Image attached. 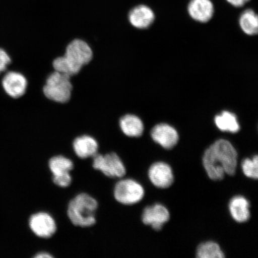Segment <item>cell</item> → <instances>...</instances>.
Instances as JSON below:
<instances>
[{"label":"cell","instance_id":"1","mask_svg":"<svg viewBox=\"0 0 258 258\" xmlns=\"http://www.w3.org/2000/svg\"><path fill=\"white\" fill-rule=\"evenodd\" d=\"M237 152L230 142L219 140L206 150L203 164L212 180H221L225 174L233 176L236 172Z\"/></svg>","mask_w":258,"mask_h":258},{"label":"cell","instance_id":"2","mask_svg":"<svg viewBox=\"0 0 258 258\" xmlns=\"http://www.w3.org/2000/svg\"><path fill=\"white\" fill-rule=\"evenodd\" d=\"M98 201L88 193L79 194L71 201L67 207V216L72 224L77 227H91L96 223Z\"/></svg>","mask_w":258,"mask_h":258},{"label":"cell","instance_id":"3","mask_svg":"<svg viewBox=\"0 0 258 258\" xmlns=\"http://www.w3.org/2000/svg\"><path fill=\"white\" fill-rule=\"evenodd\" d=\"M73 88L70 77L54 71L47 77L43 87V93L50 101L66 104L72 98Z\"/></svg>","mask_w":258,"mask_h":258},{"label":"cell","instance_id":"4","mask_svg":"<svg viewBox=\"0 0 258 258\" xmlns=\"http://www.w3.org/2000/svg\"><path fill=\"white\" fill-rule=\"evenodd\" d=\"M92 167L111 178H121L126 173L123 162L117 153H97L92 157Z\"/></svg>","mask_w":258,"mask_h":258},{"label":"cell","instance_id":"5","mask_svg":"<svg viewBox=\"0 0 258 258\" xmlns=\"http://www.w3.org/2000/svg\"><path fill=\"white\" fill-rule=\"evenodd\" d=\"M116 201L124 205H132L140 202L144 196V189L134 179H122L116 183L114 189Z\"/></svg>","mask_w":258,"mask_h":258},{"label":"cell","instance_id":"6","mask_svg":"<svg viewBox=\"0 0 258 258\" xmlns=\"http://www.w3.org/2000/svg\"><path fill=\"white\" fill-rule=\"evenodd\" d=\"M69 62L80 70L91 62L93 52L88 43L82 39H74L68 44L64 55Z\"/></svg>","mask_w":258,"mask_h":258},{"label":"cell","instance_id":"7","mask_svg":"<svg viewBox=\"0 0 258 258\" xmlns=\"http://www.w3.org/2000/svg\"><path fill=\"white\" fill-rule=\"evenodd\" d=\"M29 227L37 237L50 238L56 233L57 224L52 216L45 212L32 214L28 221Z\"/></svg>","mask_w":258,"mask_h":258},{"label":"cell","instance_id":"8","mask_svg":"<svg viewBox=\"0 0 258 258\" xmlns=\"http://www.w3.org/2000/svg\"><path fill=\"white\" fill-rule=\"evenodd\" d=\"M2 86L5 92L10 97L17 99L24 96L27 91L28 81L23 74L10 72L3 77Z\"/></svg>","mask_w":258,"mask_h":258},{"label":"cell","instance_id":"9","mask_svg":"<svg viewBox=\"0 0 258 258\" xmlns=\"http://www.w3.org/2000/svg\"><path fill=\"white\" fill-rule=\"evenodd\" d=\"M170 214L164 206L156 204L144 209L142 221L145 225H151L154 230H161L164 224L168 222Z\"/></svg>","mask_w":258,"mask_h":258},{"label":"cell","instance_id":"10","mask_svg":"<svg viewBox=\"0 0 258 258\" xmlns=\"http://www.w3.org/2000/svg\"><path fill=\"white\" fill-rule=\"evenodd\" d=\"M151 135L156 143L167 150L172 149L179 140V135L176 129L165 123L154 126L151 131Z\"/></svg>","mask_w":258,"mask_h":258},{"label":"cell","instance_id":"11","mask_svg":"<svg viewBox=\"0 0 258 258\" xmlns=\"http://www.w3.org/2000/svg\"><path fill=\"white\" fill-rule=\"evenodd\" d=\"M148 175L153 184L160 188H168L174 180L172 169L169 164L164 162L154 163L150 167Z\"/></svg>","mask_w":258,"mask_h":258},{"label":"cell","instance_id":"12","mask_svg":"<svg viewBox=\"0 0 258 258\" xmlns=\"http://www.w3.org/2000/svg\"><path fill=\"white\" fill-rule=\"evenodd\" d=\"M187 10L190 17L201 23L211 20L215 12L211 0H190Z\"/></svg>","mask_w":258,"mask_h":258},{"label":"cell","instance_id":"13","mask_svg":"<svg viewBox=\"0 0 258 258\" xmlns=\"http://www.w3.org/2000/svg\"><path fill=\"white\" fill-rule=\"evenodd\" d=\"M129 22L134 27L138 29H146L153 24L155 14L149 6L140 5L134 8L128 13Z\"/></svg>","mask_w":258,"mask_h":258},{"label":"cell","instance_id":"14","mask_svg":"<svg viewBox=\"0 0 258 258\" xmlns=\"http://www.w3.org/2000/svg\"><path fill=\"white\" fill-rule=\"evenodd\" d=\"M73 148L77 157L81 159H86L98 153L99 144L90 135H83L74 139Z\"/></svg>","mask_w":258,"mask_h":258},{"label":"cell","instance_id":"15","mask_svg":"<svg viewBox=\"0 0 258 258\" xmlns=\"http://www.w3.org/2000/svg\"><path fill=\"white\" fill-rule=\"evenodd\" d=\"M249 202L244 197L235 196L229 204L230 214L235 221L243 223L249 220L250 214Z\"/></svg>","mask_w":258,"mask_h":258},{"label":"cell","instance_id":"16","mask_svg":"<svg viewBox=\"0 0 258 258\" xmlns=\"http://www.w3.org/2000/svg\"><path fill=\"white\" fill-rule=\"evenodd\" d=\"M120 127L122 133L128 137L138 138L143 135L144 125L143 121L138 116L126 114L120 118Z\"/></svg>","mask_w":258,"mask_h":258},{"label":"cell","instance_id":"17","mask_svg":"<svg viewBox=\"0 0 258 258\" xmlns=\"http://www.w3.org/2000/svg\"><path fill=\"white\" fill-rule=\"evenodd\" d=\"M215 122L217 127L221 131L235 134L240 129L237 116L230 111H224L221 114L216 115Z\"/></svg>","mask_w":258,"mask_h":258},{"label":"cell","instance_id":"18","mask_svg":"<svg viewBox=\"0 0 258 258\" xmlns=\"http://www.w3.org/2000/svg\"><path fill=\"white\" fill-rule=\"evenodd\" d=\"M48 168L52 176H59L70 173L74 168L72 160L62 155H57L50 158L48 163Z\"/></svg>","mask_w":258,"mask_h":258},{"label":"cell","instance_id":"19","mask_svg":"<svg viewBox=\"0 0 258 258\" xmlns=\"http://www.w3.org/2000/svg\"><path fill=\"white\" fill-rule=\"evenodd\" d=\"M240 27L245 34L254 35L258 32V18L252 9H247L242 13L239 18Z\"/></svg>","mask_w":258,"mask_h":258},{"label":"cell","instance_id":"20","mask_svg":"<svg viewBox=\"0 0 258 258\" xmlns=\"http://www.w3.org/2000/svg\"><path fill=\"white\" fill-rule=\"evenodd\" d=\"M197 257L199 258H223V251L217 243L213 241L205 242L199 245L197 250Z\"/></svg>","mask_w":258,"mask_h":258},{"label":"cell","instance_id":"21","mask_svg":"<svg viewBox=\"0 0 258 258\" xmlns=\"http://www.w3.org/2000/svg\"><path fill=\"white\" fill-rule=\"evenodd\" d=\"M53 67L55 72L72 77L78 74L81 71L73 66L64 56L57 57L53 61Z\"/></svg>","mask_w":258,"mask_h":258},{"label":"cell","instance_id":"22","mask_svg":"<svg viewBox=\"0 0 258 258\" xmlns=\"http://www.w3.org/2000/svg\"><path fill=\"white\" fill-rule=\"evenodd\" d=\"M242 170L245 175L250 178L257 179L258 177V157L257 155L252 159H246L241 164Z\"/></svg>","mask_w":258,"mask_h":258},{"label":"cell","instance_id":"23","mask_svg":"<svg viewBox=\"0 0 258 258\" xmlns=\"http://www.w3.org/2000/svg\"><path fill=\"white\" fill-rule=\"evenodd\" d=\"M52 181L54 184L60 188H67L72 185L73 177L70 173H68L62 175L52 176Z\"/></svg>","mask_w":258,"mask_h":258},{"label":"cell","instance_id":"24","mask_svg":"<svg viewBox=\"0 0 258 258\" xmlns=\"http://www.w3.org/2000/svg\"><path fill=\"white\" fill-rule=\"evenodd\" d=\"M11 62V57L6 51L0 48V74L5 72Z\"/></svg>","mask_w":258,"mask_h":258},{"label":"cell","instance_id":"25","mask_svg":"<svg viewBox=\"0 0 258 258\" xmlns=\"http://www.w3.org/2000/svg\"><path fill=\"white\" fill-rule=\"evenodd\" d=\"M250 0H227L228 3L235 8L243 7Z\"/></svg>","mask_w":258,"mask_h":258},{"label":"cell","instance_id":"26","mask_svg":"<svg viewBox=\"0 0 258 258\" xmlns=\"http://www.w3.org/2000/svg\"><path fill=\"white\" fill-rule=\"evenodd\" d=\"M34 258H53L54 256L50 253L46 252V251H41L35 254L34 256Z\"/></svg>","mask_w":258,"mask_h":258}]
</instances>
